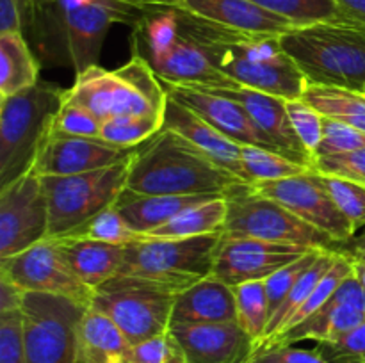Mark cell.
Here are the masks:
<instances>
[{
    "mask_svg": "<svg viewBox=\"0 0 365 363\" xmlns=\"http://www.w3.org/2000/svg\"><path fill=\"white\" fill-rule=\"evenodd\" d=\"M180 28L232 82L284 100L302 98L307 77L284 52L280 36L248 34L178 9Z\"/></svg>",
    "mask_w": 365,
    "mask_h": 363,
    "instance_id": "cell-1",
    "label": "cell"
},
{
    "mask_svg": "<svg viewBox=\"0 0 365 363\" xmlns=\"http://www.w3.org/2000/svg\"><path fill=\"white\" fill-rule=\"evenodd\" d=\"M146 14L123 0H56L36 16L27 36L43 63L71 66L78 75L98 64L114 23L138 25Z\"/></svg>",
    "mask_w": 365,
    "mask_h": 363,
    "instance_id": "cell-2",
    "label": "cell"
},
{
    "mask_svg": "<svg viewBox=\"0 0 365 363\" xmlns=\"http://www.w3.org/2000/svg\"><path fill=\"white\" fill-rule=\"evenodd\" d=\"M242 185L177 132L164 128L135 148L127 191L135 194L221 196Z\"/></svg>",
    "mask_w": 365,
    "mask_h": 363,
    "instance_id": "cell-3",
    "label": "cell"
},
{
    "mask_svg": "<svg viewBox=\"0 0 365 363\" xmlns=\"http://www.w3.org/2000/svg\"><path fill=\"white\" fill-rule=\"evenodd\" d=\"M284 52L314 84L365 88V25L339 20L294 27L280 36Z\"/></svg>",
    "mask_w": 365,
    "mask_h": 363,
    "instance_id": "cell-4",
    "label": "cell"
},
{
    "mask_svg": "<svg viewBox=\"0 0 365 363\" xmlns=\"http://www.w3.org/2000/svg\"><path fill=\"white\" fill-rule=\"evenodd\" d=\"M64 100L86 107L103 123L118 116H164L168 93L152 66L132 53L116 70L96 64L78 73Z\"/></svg>",
    "mask_w": 365,
    "mask_h": 363,
    "instance_id": "cell-5",
    "label": "cell"
},
{
    "mask_svg": "<svg viewBox=\"0 0 365 363\" xmlns=\"http://www.w3.org/2000/svg\"><path fill=\"white\" fill-rule=\"evenodd\" d=\"M64 91L38 82L18 95L0 98V189L32 169L53 116L63 105Z\"/></svg>",
    "mask_w": 365,
    "mask_h": 363,
    "instance_id": "cell-6",
    "label": "cell"
},
{
    "mask_svg": "<svg viewBox=\"0 0 365 363\" xmlns=\"http://www.w3.org/2000/svg\"><path fill=\"white\" fill-rule=\"evenodd\" d=\"M132 53L141 56L164 84L217 85L230 80L180 28L178 9L148 14L134 27Z\"/></svg>",
    "mask_w": 365,
    "mask_h": 363,
    "instance_id": "cell-7",
    "label": "cell"
},
{
    "mask_svg": "<svg viewBox=\"0 0 365 363\" xmlns=\"http://www.w3.org/2000/svg\"><path fill=\"white\" fill-rule=\"evenodd\" d=\"M223 231L189 238H150L130 242L120 274L145 278L182 292L212 276L214 256Z\"/></svg>",
    "mask_w": 365,
    "mask_h": 363,
    "instance_id": "cell-8",
    "label": "cell"
},
{
    "mask_svg": "<svg viewBox=\"0 0 365 363\" xmlns=\"http://www.w3.org/2000/svg\"><path fill=\"white\" fill-rule=\"evenodd\" d=\"M134 153L102 169L66 177H41L48 201V237H64L113 206L127 189Z\"/></svg>",
    "mask_w": 365,
    "mask_h": 363,
    "instance_id": "cell-9",
    "label": "cell"
},
{
    "mask_svg": "<svg viewBox=\"0 0 365 363\" xmlns=\"http://www.w3.org/2000/svg\"><path fill=\"white\" fill-rule=\"evenodd\" d=\"M178 292L145 278L116 274L93 292L91 308L106 313L130 345L170 331Z\"/></svg>",
    "mask_w": 365,
    "mask_h": 363,
    "instance_id": "cell-10",
    "label": "cell"
},
{
    "mask_svg": "<svg viewBox=\"0 0 365 363\" xmlns=\"http://www.w3.org/2000/svg\"><path fill=\"white\" fill-rule=\"evenodd\" d=\"M88 308L63 295L25 292L21 317L27 363H82L78 327Z\"/></svg>",
    "mask_w": 365,
    "mask_h": 363,
    "instance_id": "cell-11",
    "label": "cell"
},
{
    "mask_svg": "<svg viewBox=\"0 0 365 363\" xmlns=\"http://www.w3.org/2000/svg\"><path fill=\"white\" fill-rule=\"evenodd\" d=\"M225 233L303 248H330L334 242L307 224L274 199L259 194L253 185H242L227 196Z\"/></svg>",
    "mask_w": 365,
    "mask_h": 363,
    "instance_id": "cell-12",
    "label": "cell"
},
{
    "mask_svg": "<svg viewBox=\"0 0 365 363\" xmlns=\"http://www.w3.org/2000/svg\"><path fill=\"white\" fill-rule=\"evenodd\" d=\"M0 278L24 292L63 295L84 306H91L95 292L75 274L59 241L53 237L9 258H0Z\"/></svg>",
    "mask_w": 365,
    "mask_h": 363,
    "instance_id": "cell-13",
    "label": "cell"
},
{
    "mask_svg": "<svg viewBox=\"0 0 365 363\" xmlns=\"http://www.w3.org/2000/svg\"><path fill=\"white\" fill-rule=\"evenodd\" d=\"M253 189L259 194L280 203L289 212L319 230L335 244L349 242L355 237V228L335 205L323 177L317 171L309 169L284 180L264 182L253 185Z\"/></svg>",
    "mask_w": 365,
    "mask_h": 363,
    "instance_id": "cell-14",
    "label": "cell"
},
{
    "mask_svg": "<svg viewBox=\"0 0 365 363\" xmlns=\"http://www.w3.org/2000/svg\"><path fill=\"white\" fill-rule=\"evenodd\" d=\"M48 226V201L39 174L31 169L0 189V258L45 241Z\"/></svg>",
    "mask_w": 365,
    "mask_h": 363,
    "instance_id": "cell-15",
    "label": "cell"
},
{
    "mask_svg": "<svg viewBox=\"0 0 365 363\" xmlns=\"http://www.w3.org/2000/svg\"><path fill=\"white\" fill-rule=\"evenodd\" d=\"M314 248L278 244L250 237H232L223 231L214 256L212 274L230 287L264 281Z\"/></svg>",
    "mask_w": 365,
    "mask_h": 363,
    "instance_id": "cell-16",
    "label": "cell"
},
{
    "mask_svg": "<svg viewBox=\"0 0 365 363\" xmlns=\"http://www.w3.org/2000/svg\"><path fill=\"white\" fill-rule=\"evenodd\" d=\"M135 148H120L100 137H82L57 132L50 127L39 146L32 171L39 177H66L88 173L121 162Z\"/></svg>",
    "mask_w": 365,
    "mask_h": 363,
    "instance_id": "cell-17",
    "label": "cell"
},
{
    "mask_svg": "<svg viewBox=\"0 0 365 363\" xmlns=\"http://www.w3.org/2000/svg\"><path fill=\"white\" fill-rule=\"evenodd\" d=\"M364 322L365 292L355 274H351L339 285L335 294L328 299L323 308L317 310L314 315H310L309 319L303 320L292 330L285 331L274 340L260 345L259 349L284 347V345H292L299 340L334 342Z\"/></svg>",
    "mask_w": 365,
    "mask_h": 363,
    "instance_id": "cell-18",
    "label": "cell"
},
{
    "mask_svg": "<svg viewBox=\"0 0 365 363\" xmlns=\"http://www.w3.org/2000/svg\"><path fill=\"white\" fill-rule=\"evenodd\" d=\"M191 88L205 89L214 95H221L237 102L285 157L307 167L314 166V157L307 152L292 128L284 98L252 88H245L232 80L217 85H191Z\"/></svg>",
    "mask_w": 365,
    "mask_h": 363,
    "instance_id": "cell-19",
    "label": "cell"
},
{
    "mask_svg": "<svg viewBox=\"0 0 365 363\" xmlns=\"http://www.w3.org/2000/svg\"><path fill=\"white\" fill-rule=\"evenodd\" d=\"M187 363H252L259 344L239 322L170 324Z\"/></svg>",
    "mask_w": 365,
    "mask_h": 363,
    "instance_id": "cell-20",
    "label": "cell"
},
{
    "mask_svg": "<svg viewBox=\"0 0 365 363\" xmlns=\"http://www.w3.org/2000/svg\"><path fill=\"white\" fill-rule=\"evenodd\" d=\"M164 88H166L168 96L191 109L192 112L198 114L207 123L212 125L216 130H220L221 134L227 135L237 144L259 146V148H267L282 153L274 146V142L260 130L259 125L252 120V116L234 100L214 95L205 89L191 88V85L164 84Z\"/></svg>",
    "mask_w": 365,
    "mask_h": 363,
    "instance_id": "cell-21",
    "label": "cell"
},
{
    "mask_svg": "<svg viewBox=\"0 0 365 363\" xmlns=\"http://www.w3.org/2000/svg\"><path fill=\"white\" fill-rule=\"evenodd\" d=\"M164 128L177 132L178 135L187 139L192 146H196L200 152L205 153L210 160H214L217 166L227 169L228 173H232L245 184L252 185L241 160L242 146L228 139L212 125L207 123L203 117H200L198 114H195L171 96H168Z\"/></svg>",
    "mask_w": 365,
    "mask_h": 363,
    "instance_id": "cell-22",
    "label": "cell"
},
{
    "mask_svg": "<svg viewBox=\"0 0 365 363\" xmlns=\"http://www.w3.org/2000/svg\"><path fill=\"white\" fill-rule=\"evenodd\" d=\"M180 9L210 23L248 34L282 36L294 28L291 21L252 0H180Z\"/></svg>",
    "mask_w": 365,
    "mask_h": 363,
    "instance_id": "cell-23",
    "label": "cell"
},
{
    "mask_svg": "<svg viewBox=\"0 0 365 363\" xmlns=\"http://www.w3.org/2000/svg\"><path fill=\"white\" fill-rule=\"evenodd\" d=\"M216 322H237L234 287L212 274L178 292L171 312V324Z\"/></svg>",
    "mask_w": 365,
    "mask_h": 363,
    "instance_id": "cell-24",
    "label": "cell"
},
{
    "mask_svg": "<svg viewBox=\"0 0 365 363\" xmlns=\"http://www.w3.org/2000/svg\"><path fill=\"white\" fill-rule=\"evenodd\" d=\"M53 238L59 241L61 249L75 274L93 290L120 274L127 244H110L81 237Z\"/></svg>",
    "mask_w": 365,
    "mask_h": 363,
    "instance_id": "cell-25",
    "label": "cell"
},
{
    "mask_svg": "<svg viewBox=\"0 0 365 363\" xmlns=\"http://www.w3.org/2000/svg\"><path fill=\"white\" fill-rule=\"evenodd\" d=\"M217 196H171V194H135L125 189L120 198L114 201L116 212L127 221L128 226L138 233L146 235L155 228L163 226L168 221L205 199Z\"/></svg>",
    "mask_w": 365,
    "mask_h": 363,
    "instance_id": "cell-26",
    "label": "cell"
},
{
    "mask_svg": "<svg viewBox=\"0 0 365 363\" xmlns=\"http://www.w3.org/2000/svg\"><path fill=\"white\" fill-rule=\"evenodd\" d=\"M82 363H127L130 342L106 313L89 306L78 327Z\"/></svg>",
    "mask_w": 365,
    "mask_h": 363,
    "instance_id": "cell-27",
    "label": "cell"
},
{
    "mask_svg": "<svg viewBox=\"0 0 365 363\" xmlns=\"http://www.w3.org/2000/svg\"><path fill=\"white\" fill-rule=\"evenodd\" d=\"M38 77L39 60L24 32H0V98L34 88Z\"/></svg>",
    "mask_w": 365,
    "mask_h": 363,
    "instance_id": "cell-28",
    "label": "cell"
},
{
    "mask_svg": "<svg viewBox=\"0 0 365 363\" xmlns=\"http://www.w3.org/2000/svg\"><path fill=\"white\" fill-rule=\"evenodd\" d=\"M227 214V198L217 196V198H210L205 199V201L196 203V205L187 206L178 216H175L166 224L146 233L145 237L189 238L200 237V235L216 233V231H225Z\"/></svg>",
    "mask_w": 365,
    "mask_h": 363,
    "instance_id": "cell-29",
    "label": "cell"
},
{
    "mask_svg": "<svg viewBox=\"0 0 365 363\" xmlns=\"http://www.w3.org/2000/svg\"><path fill=\"white\" fill-rule=\"evenodd\" d=\"M302 98L321 116L337 120L365 134V93L356 89L307 82Z\"/></svg>",
    "mask_w": 365,
    "mask_h": 363,
    "instance_id": "cell-30",
    "label": "cell"
},
{
    "mask_svg": "<svg viewBox=\"0 0 365 363\" xmlns=\"http://www.w3.org/2000/svg\"><path fill=\"white\" fill-rule=\"evenodd\" d=\"M337 255H339L337 249H331V248L323 249V251L319 253V256H317L316 262H314L312 265H310L309 269L303 273V276L299 278L298 283L294 285V288L291 290V294L285 298V301L282 302V306L277 310V313L271 317V320L267 322L266 333H264V338H262V342L259 344V347L260 345L266 344V342L277 338L278 335L285 330V326H287L289 320L292 319V315L298 312L299 306H302L303 302L309 299V295L312 294L314 288L317 287V283L321 281V278H323L324 274L328 273V269L334 265Z\"/></svg>",
    "mask_w": 365,
    "mask_h": 363,
    "instance_id": "cell-31",
    "label": "cell"
},
{
    "mask_svg": "<svg viewBox=\"0 0 365 363\" xmlns=\"http://www.w3.org/2000/svg\"><path fill=\"white\" fill-rule=\"evenodd\" d=\"M241 160L252 185L284 180V178L296 177V174L312 169V167L303 166V164L296 162V160L289 159L282 153L267 148H259V146H242Z\"/></svg>",
    "mask_w": 365,
    "mask_h": 363,
    "instance_id": "cell-32",
    "label": "cell"
},
{
    "mask_svg": "<svg viewBox=\"0 0 365 363\" xmlns=\"http://www.w3.org/2000/svg\"><path fill=\"white\" fill-rule=\"evenodd\" d=\"M235 306H237V322L257 344H260L269 322V306H267L266 281H248L235 285Z\"/></svg>",
    "mask_w": 365,
    "mask_h": 363,
    "instance_id": "cell-33",
    "label": "cell"
},
{
    "mask_svg": "<svg viewBox=\"0 0 365 363\" xmlns=\"http://www.w3.org/2000/svg\"><path fill=\"white\" fill-rule=\"evenodd\" d=\"M291 21L294 27L339 20L344 16L337 0H252Z\"/></svg>",
    "mask_w": 365,
    "mask_h": 363,
    "instance_id": "cell-34",
    "label": "cell"
},
{
    "mask_svg": "<svg viewBox=\"0 0 365 363\" xmlns=\"http://www.w3.org/2000/svg\"><path fill=\"white\" fill-rule=\"evenodd\" d=\"M163 127L164 116H118L103 121L100 139L120 148H138Z\"/></svg>",
    "mask_w": 365,
    "mask_h": 363,
    "instance_id": "cell-35",
    "label": "cell"
},
{
    "mask_svg": "<svg viewBox=\"0 0 365 363\" xmlns=\"http://www.w3.org/2000/svg\"><path fill=\"white\" fill-rule=\"evenodd\" d=\"M64 237H81V238H93V241L110 242V244H130L145 238V235L138 233L127 224V221L116 212L114 206H109L107 210L100 212L88 223L78 226L71 233Z\"/></svg>",
    "mask_w": 365,
    "mask_h": 363,
    "instance_id": "cell-36",
    "label": "cell"
},
{
    "mask_svg": "<svg viewBox=\"0 0 365 363\" xmlns=\"http://www.w3.org/2000/svg\"><path fill=\"white\" fill-rule=\"evenodd\" d=\"M321 177L335 205L351 223L355 231L365 226V185L348 180V178L328 177V174H321Z\"/></svg>",
    "mask_w": 365,
    "mask_h": 363,
    "instance_id": "cell-37",
    "label": "cell"
},
{
    "mask_svg": "<svg viewBox=\"0 0 365 363\" xmlns=\"http://www.w3.org/2000/svg\"><path fill=\"white\" fill-rule=\"evenodd\" d=\"M323 249H328V248L310 249V251L305 253L302 258H298L296 262L289 263L287 267H284V269H280L278 273H274L273 276H269L267 280H264L266 281L267 306H269V320H271V317L277 313V310L280 308L282 302L285 301V298L291 294V290L294 288V285L298 283L299 278L303 276V273H305V270L309 269L314 262H316L317 256H319V253L323 251Z\"/></svg>",
    "mask_w": 365,
    "mask_h": 363,
    "instance_id": "cell-38",
    "label": "cell"
},
{
    "mask_svg": "<svg viewBox=\"0 0 365 363\" xmlns=\"http://www.w3.org/2000/svg\"><path fill=\"white\" fill-rule=\"evenodd\" d=\"M285 109H287L289 120H291L292 128L296 135L305 146L310 155H316V149L323 139V121L324 116H321L310 103H307L303 98L285 100Z\"/></svg>",
    "mask_w": 365,
    "mask_h": 363,
    "instance_id": "cell-39",
    "label": "cell"
},
{
    "mask_svg": "<svg viewBox=\"0 0 365 363\" xmlns=\"http://www.w3.org/2000/svg\"><path fill=\"white\" fill-rule=\"evenodd\" d=\"M365 146V134L359 128L349 127L337 120L324 117L323 121V139L316 149V157L341 155V153L355 152Z\"/></svg>",
    "mask_w": 365,
    "mask_h": 363,
    "instance_id": "cell-40",
    "label": "cell"
},
{
    "mask_svg": "<svg viewBox=\"0 0 365 363\" xmlns=\"http://www.w3.org/2000/svg\"><path fill=\"white\" fill-rule=\"evenodd\" d=\"M130 363H187L182 347L170 331L146 338L132 345L128 352Z\"/></svg>",
    "mask_w": 365,
    "mask_h": 363,
    "instance_id": "cell-41",
    "label": "cell"
},
{
    "mask_svg": "<svg viewBox=\"0 0 365 363\" xmlns=\"http://www.w3.org/2000/svg\"><path fill=\"white\" fill-rule=\"evenodd\" d=\"M0 363H27L21 308L0 312Z\"/></svg>",
    "mask_w": 365,
    "mask_h": 363,
    "instance_id": "cell-42",
    "label": "cell"
},
{
    "mask_svg": "<svg viewBox=\"0 0 365 363\" xmlns=\"http://www.w3.org/2000/svg\"><path fill=\"white\" fill-rule=\"evenodd\" d=\"M52 128L57 132L82 137H100L102 121L78 103L63 100V105L53 116Z\"/></svg>",
    "mask_w": 365,
    "mask_h": 363,
    "instance_id": "cell-43",
    "label": "cell"
},
{
    "mask_svg": "<svg viewBox=\"0 0 365 363\" xmlns=\"http://www.w3.org/2000/svg\"><path fill=\"white\" fill-rule=\"evenodd\" d=\"M317 352L327 363H364L365 322L334 342H317Z\"/></svg>",
    "mask_w": 365,
    "mask_h": 363,
    "instance_id": "cell-44",
    "label": "cell"
},
{
    "mask_svg": "<svg viewBox=\"0 0 365 363\" xmlns=\"http://www.w3.org/2000/svg\"><path fill=\"white\" fill-rule=\"evenodd\" d=\"M312 169L319 174L348 178L365 185V146L341 155L316 157Z\"/></svg>",
    "mask_w": 365,
    "mask_h": 363,
    "instance_id": "cell-45",
    "label": "cell"
},
{
    "mask_svg": "<svg viewBox=\"0 0 365 363\" xmlns=\"http://www.w3.org/2000/svg\"><path fill=\"white\" fill-rule=\"evenodd\" d=\"M24 294V290H20V288L14 287L13 283H9L7 280H2V278H0V312L21 308Z\"/></svg>",
    "mask_w": 365,
    "mask_h": 363,
    "instance_id": "cell-46",
    "label": "cell"
},
{
    "mask_svg": "<svg viewBox=\"0 0 365 363\" xmlns=\"http://www.w3.org/2000/svg\"><path fill=\"white\" fill-rule=\"evenodd\" d=\"M280 351H282V356H284L285 363H327L323 356L317 352V349H314V351H307V349L284 345V347H280Z\"/></svg>",
    "mask_w": 365,
    "mask_h": 363,
    "instance_id": "cell-47",
    "label": "cell"
},
{
    "mask_svg": "<svg viewBox=\"0 0 365 363\" xmlns=\"http://www.w3.org/2000/svg\"><path fill=\"white\" fill-rule=\"evenodd\" d=\"M342 13L365 25V0H337Z\"/></svg>",
    "mask_w": 365,
    "mask_h": 363,
    "instance_id": "cell-48",
    "label": "cell"
},
{
    "mask_svg": "<svg viewBox=\"0 0 365 363\" xmlns=\"http://www.w3.org/2000/svg\"><path fill=\"white\" fill-rule=\"evenodd\" d=\"M253 363H285L284 356H282L280 347H269V349H259L253 358Z\"/></svg>",
    "mask_w": 365,
    "mask_h": 363,
    "instance_id": "cell-49",
    "label": "cell"
},
{
    "mask_svg": "<svg viewBox=\"0 0 365 363\" xmlns=\"http://www.w3.org/2000/svg\"><path fill=\"white\" fill-rule=\"evenodd\" d=\"M351 248H349V251H344L348 253V255H351L353 258H359V260H364L365 262V231L360 237L356 238H351Z\"/></svg>",
    "mask_w": 365,
    "mask_h": 363,
    "instance_id": "cell-50",
    "label": "cell"
},
{
    "mask_svg": "<svg viewBox=\"0 0 365 363\" xmlns=\"http://www.w3.org/2000/svg\"><path fill=\"white\" fill-rule=\"evenodd\" d=\"M351 256V255H349ZM353 258V256H351ZM353 274H355V278L359 280V283L362 285L364 292H365V262L364 260H359V258H353Z\"/></svg>",
    "mask_w": 365,
    "mask_h": 363,
    "instance_id": "cell-51",
    "label": "cell"
},
{
    "mask_svg": "<svg viewBox=\"0 0 365 363\" xmlns=\"http://www.w3.org/2000/svg\"><path fill=\"white\" fill-rule=\"evenodd\" d=\"M53 2H56V0H34V4H36V16H38V14L41 13V11H45L46 7L52 6ZM36 16H34V20H36ZM32 25H34V23H32Z\"/></svg>",
    "mask_w": 365,
    "mask_h": 363,
    "instance_id": "cell-52",
    "label": "cell"
},
{
    "mask_svg": "<svg viewBox=\"0 0 365 363\" xmlns=\"http://www.w3.org/2000/svg\"><path fill=\"white\" fill-rule=\"evenodd\" d=\"M364 363H365V354H364Z\"/></svg>",
    "mask_w": 365,
    "mask_h": 363,
    "instance_id": "cell-53",
    "label": "cell"
},
{
    "mask_svg": "<svg viewBox=\"0 0 365 363\" xmlns=\"http://www.w3.org/2000/svg\"><path fill=\"white\" fill-rule=\"evenodd\" d=\"M364 93H365V88H364Z\"/></svg>",
    "mask_w": 365,
    "mask_h": 363,
    "instance_id": "cell-54",
    "label": "cell"
},
{
    "mask_svg": "<svg viewBox=\"0 0 365 363\" xmlns=\"http://www.w3.org/2000/svg\"><path fill=\"white\" fill-rule=\"evenodd\" d=\"M127 363H130V362H127Z\"/></svg>",
    "mask_w": 365,
    "mask_h": 363,
    "instance_id": "cell-55",
    "label": "cell"
},
{
    "mask_svg": "<svg viewBox=\"0 0 365 363\" xmlns=\"http://www.w3.org/2000/svg\"><path fill=\"white\" fill-rule=\"evenodd\" d=\"M252 363H253V362H252Z\"/></svg>",
    "mask_w": 365,
    "mask_h": 363,
    "instance_id": "cell-56",
    "label": "cell"
}]
</instances>
